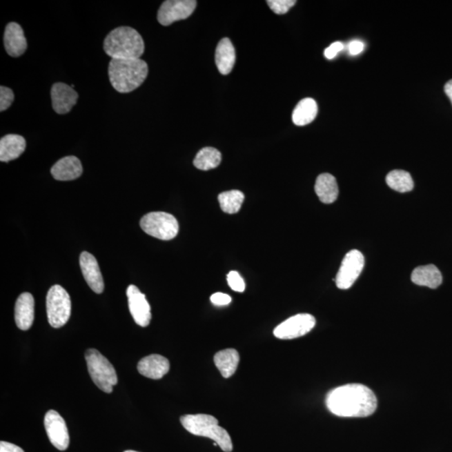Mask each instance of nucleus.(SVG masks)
<instances>
[{"label": "nucleus", "mask_w": 452, "mask_h": 452, "mask_svg": "<svg viewBox=\"0 0 452 452\" xmlns=\"http://www.w3.org/2000/svg\"><path fill=\"white\" fill-rule=\"evenodd\" d=\"M326 406L340 417H368L375 412L378 402L371 389L348 384L333 389L326 397Z\"/></svg>", "instance_id": "obj_1"}, {"label": "nucleus", "mask_w": 452, "mask_h": 452, "mask_svg": "<svg viewBox=\"0 0 452 452\" xmlns=\"http://www.w3.org/2000/svg\"><path fill=\"white\" fill-rule=\"evenodd\" d=\"M148 74L147 63L141 59H112L109 63V80L120 93H128L139 88Z\"/></svg>", "instance_id": "obj_2"}, {"label": "nucleus", "mask_w": 452, "mask_h": 452, "mask_svg": "<svg viewBox=\"0 0 452 452\" xmlns=\"http://www.w3.org/2000/svg\"><path fill=\"white\" fill-rule=\"evenodd\" d=\"M104 48L112 59H140L144 53L145 45L136 30L121 26L108 35Z\"/></svg>", "instance_id": "obj_3"}, {"label": "nucleus", "mask_w": 452, "mask_h": 452, "mask_svg": "<svg viewBox=\"0 0 452 452\" xmlns=\"http://www.w3.org/2000/svg\"><path fill=\"white\" fill-rule=\"evenodd\" d=\"M184 429L192 435L208 438L217 444L222 451L230 452L233 444L227 431L219 426L218 420L210 415H186L180 418Z\"/></svg>", "instance_id": "obj_4"}, {"label": "nucleus", "mask_w": 452, "mask_h": 452, "mask_svg": "<svg viewBox=\"0 0 452 452\" xmlns=\"http://www.w3.org/2000/svg\"><path fill=\"white\" fill-rule=\"evenodd\" d=\"M85 357L93 382L101 391L108 394L112 393L113 386L117 384V375L112 364L97 349H88Z\"/></svg>", "instance_id": "obj_5"}, {"label": "nucleus", "mask_w": 452, "mask_h": 452, "mask_svg": "<svg viewBox=\"0 0 452 452\" xmlns=\"http://www.w3.org/2000/svg\"><path fill=\"white\" fill-rule=\"evenodd\" d=\"M46 312L51 327L60 328L68 322L72 313V301L61 286H53L47 293Z\"/></svg>", "instance_id": "obj_6"}, {"label": "nucleus", "mask_w": 452, "mask_h": 452, "mask_svg": "<svg viewBox=\"0 0 452 452\" xmlns=\"http://www.w3.org/2000/svg\"><path fill=\"white\" fill-rule=\"evenodd\" d=\"M140 226L145 233L153 237L170 241L179 234V222L174 215L165 212H151L144 215Z\"/></svg>", "instance_id": "obj_7"}, {"label": "nucleus", "mask_w": 452, "mask_h": 452, "mask_svg": "<svg viewBox=\"0 0 452 452\" xmlns=\"http://www.w3.org/2000/svg\"><path fill=\"white\" fill-rule=\"evenodd\" d=\"M315 325V317L311 314H297L279 324L274 329V336L279 340L297 339L312 331Z\"/></svg>", "instance_id": "obj_8"}, {"label": "nucleus", "mask_w": 452, "mask_h": 452, "mask_svg": "<svg viewBox=\"0 0 452 452\" xmlns=\"http://www.w3.org/2000/svg\"><path fill=\"white\" fill-rule=\"evenodd\" d=\"M364 266V255L357 250L346 254L335 279L337 288L342 290L351 288L360 276Z\"/></svg>", "instance_id": "obj_9"}, {"label": "nucleus", "mask_w": 452, "mask_h": 452, "mask_svg": "<svg viewBox=\"0 0 452 452\" xmlns=\"http://www.w3.org/2000/svg\"><path fill=\"white\" fill-rule=\"evenodd\" d=\"M196 6L197 1L195 0H168L159 8L158 21L164 26H170L190 17Z\"/></svg>", "instance_id": "obj_10"}, {"label": "nucleus", "mask_w": 452, "mask_h": 452, "mask_svg": "<svg viewBox=\"0 0 452 452\" xmlns=\"http://www.w3.org/2000/svg\"><path fill=\"white\" fill-rule=\"evenodd\" d=\"M44 423L51 444L58 450L68 449L70 443L68 429L60 414L56 411H49L45 416Z\"/></svg>", "instance_id": "obj_11"}, {"label": "nucleus", "mask_w": 452, "mask_h": 452, "mask_svg": "<svg viewBox=\"0 0 452 452\" xmlns=\"http://www.w3.org/2000/svg\"><path fill=\"white\" fill-rule=\"evenodd\" d=\"M129 311L136 324L140 327H147L152 320L151 306L146 299V296L135 285H130L127 289Z\"/></svg>", "instance_id": "obj_12"}, {"label": "nucleus", "mask_w": 452, "mask_h": 452, "mask_svg": "<svg viewBox=\"0 0 452 452\" xmlns=\"http://www.w3.org/2000/svg\"><path fill=\"white\" fill-rule=\"evenodd\" d=\"M80 266L86 283L94 293L101 294L104 291V282L99 265L94 255L83 251L80 255Z\"/></svg>", "instance_id": "obj_13"}, {"label": "nucleus", "mask_w": 452, "mask_h": 452, "mask_svg": "<svg viewBox=\"0 0 452 452\" xmlns=\"http://www.w3.org/2000/svg\"><path fill=\"white\" fill-rule=\"evenodd\" d=\"M54 111L58 114L68 113L77 104L78 94L72 86L58 82L50 92Z\"/></svg>", "instance_id": "obj_14"}, {"label": "nucleus", "mask_w": 452, "mask_h": 452, "mask_svg": "<svg viewBox=\"0 0 452 452\" xmlns=\"http://www.w3.org/2000/svg\"><path fill=\"white\" fill-rule=\"evenodd\" d=\"M7 53L12 57H19L26 52L27 41L22 27L17 23H8L3 35Z\"/></svg>", "instance_id": "obj_15"}, {"label": "nucleus", "mask_w": 452, "mask_h": 452, "mask_svg": "<svg viewBox=\"0 0 452 452\" xmlns=\"http://www.w3.org/2000/svg\"><path fill=\"white\" fill-rule=\"evenodd\" d=\"M170 361L159 355L145 357L137 364V371L141 375L152 380L162 379L170 371Z\"/></svg>", "instance_id": "obj_16"}, {"label": "nucleus", "mask_w": 452, "mask_h": 452, "mask_svg": "<svg viewBox=\"0 0 452 452\" xmlns=\"http://www.w3.org/2000/svg\"><path fill=\"white\" fill-rule=\"evenodd\" d=\"M15 322L19 329L26 331L31 328L35 318V300L32 295L23 293L15 304Z\"/></svg>", "instance_id": "obj_17"}, {"label": "nucleus", "mask_w": 452, "mask_h": 452, "mask_svg": "<svg viewBox=\"0 0 452 452\" xmlns=\"http://www.w3.org/2000/svg\"><path fill=\"white\" fill-rule=\"evenodd\" d=\"M51 175L59 181H70L79 178L83 172L79 159L68 156L57 161L51 168Z\"/></svg>", "instance_id": "obj_18"}, {"label": "nucleus", "mask_w": 452, "mask_h": 452, "mask_svg": "<svg viewBox=\"0 0 452 452\" xmlns=\"http://www.w3.org/2000/svg\"><path fill=\"white\" fill-rule=\"evenodd\" d=\"M411 281L416 285L436 289L442 285V275L435 265L420 266L413 271Z\"/></svg>", "instance_id": "obj_19"}, {"label": "nucleus", "mask_w": 452, "mask_h": 452, "mask_svg": "<svg viewBox=\"0 0 452 452\" xmlns=\"http://www.w3.org/2000/svg\"><path fill=\"white\" fill-rule=\"evenodd\" d=\"M26 139L21 135H9L0 140V160L10 162L19 158L25 152Z\"/></svg>", "instance_id": "obj_20"}, {"label": "nucleus", "mask_w": 452, "mask_h": 452, "mask_svg": "<svg viewBox=\"0 0 452 452\" xmlns=\"http://www.w3.org/2000/svg\"><path fill=\"white\" fill-rule=\"evenodd\" d=\"M215 63L219 72L228 75L233 70L235 63V50L230 39L224 38L219 42L215 51Z\"/></svg>", "instance_id": "obj_21"}, {"label": "nucleus", "mask_w": 452, "mask_h": 452, "mask_svg": "<svg viewBox=\"0 0 452 452\" xmlns=\"http://www.w3.org/2000/svg\"><path fill=\"white\" fill-rule=\"evenodd\" d=\"M315 192L321 202L328 204L335 202L339 196V186L335 177L330 174L318 176L315 184Z\"/></svg>", "instance_id": "obj_22"}, {"label": "nucleus", "mask_w": 452, "mask_h": 452, "mask_svg": "<svg viewBox=\"0 0 452 452\" xmlns=\"http://www.w3.org/2000/svg\"><path fill=\"white\" fill-rule=\"evenodd\" d=\"M215 366L224 378H230L237 371L239 363V353L234 348H227L216 353L214 357Z\"/></svg>", "instance_id": "obj_23"}, {"label": "nucleus", "mask_w": 452, "mask_h": 452, "mask_svg": "<svg viewBox=\"0 0 452 452\" xmlns=\"http://www.w3.org/2000/svg\"><path fill=\"white\" fill-rule=\"evenodd\" d=\"M317 102L312 98H305L295 108L293 121L297 126H305L311 124L316 119L317 114Z\"/></svg>", "instance_id": "obj_24"}, {"label": "nucleus", "mask_w": 452, "mask_h": 452, "mask_svg": "<svg viewBox=\"0 0 452 452\" xmlns=\"http://www.w3.org/2000/svg\"><path fill=\"white\" fill-rule=\"evenodd\" d=\"M222 158V153L217 149L206 147L199 151L195 156L194 165L200 170H210L221 164Z\"/></svg>", "instance_id": "obj_25"}, {"label": "nucleus", "mask_w": 452, "mask_h": 452, "mask_svg": "<svg viewBox=\"0 0 452 452\" xmlns=\"http://www.w3.org/2000/svg\"><path fill=\"white\" fill-rule=\"evenodd\" d=\"M245 195L239 190H230L222 193L218 196L222 210L227 214H235L241 210Z\"/></svg>", "instance_id": "obj_26"}, {"label": "nucleus", "mask_w": 452, "mask_h": 452, "mask_svg": "<svg viewBox=\"0 0 452 452\" xmlns=\"http://www.w3.org/2000/svg\"><path fill=\"white\" fill-rule=\"evenodd\" d=\"M389 187L400 193L410 192L414 188V181L408 172L393 170L386 177Z\"/></svg>", "instance_id": "obj_27"}, {"label": "nucleus", "mask_w": 452, "mask_h": 452, "mask_svg": "<svg viewBox=\"0 0 452 452\" xmlns=\"http://www.w3.org/2000/svg\"><path fill=\"white\" fill-rule=\"evenodd\" d=\"M271 10L277 14H284L288 13L291 8L296 5L295 0H268L266 1Z\"/></svg>", "instance_id": "obj_28"}, {"label": "nucleus", "mask_w": 452, "mask_h": 452, "mask_svg": "<svg viewBox=\"0 0 452 452\" xmlns=\"http://www.w3.org/2000/svg\"><path fill=\"white\" fill-rule=\"evenodd\" d=\"M227 282L230 288L235 292L243 293L246 289L245 282H244L243 278L237 271H230L229 274L227 275Z\"/></svg>", "instance_id": "obj_29"}, {"label": "nucleus", "mask_w": 452, "mask_h": 452, "mask_svg": "<svg viewBox=\"0 0 452 452\" xmlns=\"http://www.w3.org/2000/svg\"><path fill=\"white\" fill-rule=\"evenodd\" d=\"M14 99L13 90L6 86H0V111L3 112L9 108Z\"/></svg>", "instance_id": "obj_30"}, {"label": "nucleus", "mask_w": 452, "mask_h": 452, "mask_svg": "<svg viewBox=\"0 0 452 452\" xmlns=\"http://www.w3.org/2000/svg\"><path fill=\"white\" fill-rule=\"evenodd\" d=\"M210 301L215 306H222L229 305L232 301V298L229 295L222 293H216L212 295L210 297Z\"/></svg>", "instance_id": "obj_31"}, {"label": "nucleus", "mask_w": 452, "mask_h": 452, "mask_svg": "<svg viewBox=\"0 0 452 452\" xmlns=\"http://www.w3.org/2000/svg\"><path fill=\"white\" fill-rule=\"evenodd\" d=\"M344 50L343 43L341 42H334L331 46L328 47L327 49L324 51L325 57L328 59V60H332L334 57H336L337 53H340V51Z\"/></svg>", "instance_id": "obj_32"}, {"label": "nucleus", "mask_w": 452, "mask_h": 452, "mask_svg": "<svg viewBox=\"0 0 452 452\" xmlns=\"http://www.w3.org/2000/svg\"><path fill=\"white\" fill-rule=\"evenodd\" d=\"M364 43L360 41H352L348 46V51L352 56H357L364 50Z\"/></svg>", "instance_id": "obj_33"}, {"label": "nucleus", "mask_w": 452, "mask_h": 452, "mask_svg": "<svg viewBox=\"0 0 452 452\" xmlns=\"http://www.w3.org/2000/svg\"><path fill=\"white\" fill-rule=\"evenodd\" d=\"M0 452H25L21 447L6 442H0Z\"/></svg>", "instance_id": "obj_34"}, {"label": "nucleus", "mask_w": 452, "mask_h": 452, "mask_svg": "<svg viewBox=\"0 0 452 452\" xmlns=\"http://www.w3.org/2000/svg\"><path fill=\"white\" fill-rule=\"evenodd\" d=\"M445 92L452 104V80L448 81L445 86Z\"/></svg>", "instance_id": "obj_35"}, {"label": "nucleus", "mask_w": 452, "mask_h": 452, "mask_svg": "<svg viewBox=\"0 0 452 452\" xmlns=\"http://www.w3.org/2000/svg\"><path fill=\"white\" fill-rule=\"evenodd\" d=\"M124 452H139V451L129 450V451H126Z\"/></svg>", "instance_id": "obj_36"}]
</instances>
